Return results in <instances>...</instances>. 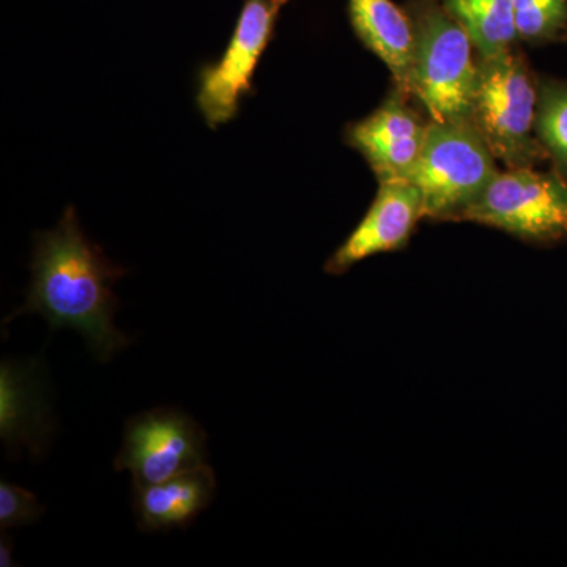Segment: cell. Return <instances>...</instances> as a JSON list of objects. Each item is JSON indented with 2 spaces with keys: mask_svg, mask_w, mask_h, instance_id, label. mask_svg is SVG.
I'll list each match as a JSON object with an SVG mask.
<instances>
[{
  "mask_svg": "<svg viewBox=\"0 0 567 567\" xmlns=\"http://www.w3.org/2000/svg\"><path fill=\"white\" fill-rule=\"evenodd\" d=\"M412 95L431 121H470L477 80L475 44L440 0H413Z\"/></svg>",
  "mask_w": 567,
  "mask_h": 567,
  "instance_id": "7a4b0ae2",
  "label": "cell"
},
{
  "mask_svg": "<svg viewBox=\"0 0 567 567\" xmlns=\"http://www.w3.org/2000/svg\"><path fill=\"white\" fill-rule=\"evenodd\" d=\"M398 87L363 121L346 128V144L363 155L380 181L405 178L423 151L427 123Z\"/></svg>",
  "mask_w": 567,
  "mask_h": 567,
  "instance_id": "30bf717a",
  "label": "cell"
},
{
  "mask_svg": "<svg viewBox=\"0 0 567 567\" xmlns=\"http://www.w3.org/2000/svg\"><path fill=\"white\" fill-rule=\"evenodd\" d=\"M215 494V472L208 464L152 486L133 484L137 528L144 533L188 528L212 505Z\"/></svg>",
  "mask_w": 567,
  "mask_h": 567,
  "instance_id": "8fae6325",
  "label": "cell"
},
{
  "mask_svg": "<svg viewBox=\"0 0 567 567\" xmlns=\"http://www.w3.org/2000/svg\"><path fill=\"white\" fill-rule=\"evenodd\" d=\"M2 539H0V566L2 567H11V566H20V563L14 561L13 557V543L9 536H6V532H2Z\"/></svg>",
  "mask_w": 567,
  "mask_h": 567,
  "instance_id": "e0dca14e",
  "label": "cell"
},
{
  "mask_svg": "<svg viewBox=\"0 0 567 567\" xmlns=\"http://www.w3.org/2000/svg\"><path fill=\"white\" fill-rule=\"evenodd\" d=\"M461 221L481 224L527 244L567 240V178L536 167L498 171Z\"/></svg>",
  "mask_w": 567,
  "mask_h": 567,
  "instance_id": "5b68a950",
  "label": "cell"
},
{
  "mask_svg": "<svg viewBox=\"0 0 567 567\" xmlns=\"http://www.w3.org/2000/svg\"><path fill=\"white\" fill-rule=\"evenodd\" d=\"M518 41L544 44L567 32V0H514Z\"/></svg>",
  "mask_w": 567,
  "mask_h": 567,
  "instance_id": "9a60e30c",
  "label": "cell"
},
{
  "mask_svg": "<svg viewBox=\"0 0 567 567\" xmlns=\"http://www.w3.org/2000/svg\"><path fill=\"white\" fill-rule=\"evenodd\" d=\"M47 513V507L40 505L37 496L28 488L0 481V528L2 532L10 528L25 527L37 524Z\"/></svg>",
  "mask_w": 567,
  "mask_h": 567,
  "instance_id": "2e32d148",
  "label": "cell"
},
{
  "mask_svg": "<svg viewBox=\"0 0 567 567\" xmlns=\"http://www.w3.org/2000/svg\"><path fill=\"white\" fill-rule=\"evenodd\" d=\"M50 385L41 360H3L0 364V440L7 456L28 450L33 458L47 454L55 434Z\"/></svg>",
  "mask_w": 567,
  "mask_h": 567,
  "instance_id": "ba28073f",
  "label": "cell"
},
{
  "mask_svg": "<svg viewBox=\"0 0 567 567\" xmlns=\"http://www.w3.org/2000/svg\"><path fill=\"white\" fill-rule=\"evenodd\" d=\"M537 78L514 50L480 58L470 122L507 169L547 159L537 140Z\"/></svg>",
  "mask_w": 567,
  "mask_h": 567,
  "instance_id": "3957f363",
  "label": "cell"
},
{
  "mask_svg": "<svg viewBox=\"0 0 567 567\" xmlns=\"http://www.w3.org/2000/svg\"><path fill=\"white\" fill-rule=\"evenodd\" d=\"M290 0H245L226 51L197 73V110L212 130L237 117L252 95V82L264 52L275 39L276 22Z\"/></svg>",
  "mask_w": 567,
  "mask_h": 567,
  "instance_id": "8992f818",
  "label": "cell"
},
{
  "mask_svg": "<svg viewBox=\"0 0 567 567\" xmlns=\"http://www.w3.org/2000/svg\"><path fill=\"white\" fill-rule=\"evenodd\" d=\"M207 464V434L188 413L159 406L126 420L115 472L152 486Z\"/></svg>",
  "mask_w": 567,
  "mask_h": 567,
  "instance_id": "52a82bcc",
  "label": "cell"
},
{
  "mask_svg": "<svg viewBox=\"0 0 567 567\" xmlns=\"http://www.w3.org/2000/svg\"><path fill=\"white\" fill-rule=\"evenodd\" d=\"M465 29L480 58L513 50L518 41L514 0H440Z\"/></svg>",
  "mask_w": 567,
  "mask_h": 567,
  "instance_id": "4fadbf2b",
  "label": "cell"
},
{
  "mask_svg": "<svg viewBox=\"0 0 567 567\" xmlns=\"http://www.w3.org/2000/svg\"><path fill=\"white\" fill-rule=\"evenodd\" d=\"M536 134L554 171L567 178V81L537 80Z\"/></svg>",
  "mask_w": 567,
  "mask_h": 567,
  "instance_id": "5bb4252c",
  "label": "cell"
},
{
  "mask_svg": "<svg viewBox=\"0 0 567 567\" xmlns=\"http://www.w3.org/2000/svg\"><path fill=\"white\" fill-rule=\"evenodd\" d=\"M358 40L393 74L395 87L412 96L413 22L393 0H349Z\"/></svg>",
  "mask_w": 567,
  "mask_h": 567,
  "instance_id": "7c38bea8",
  "label": "cell"
},
{
  "mask_svg": "<svg viewBox=\"0 0 567 567\" xmlns=\"http://www.w3.org/2000/svg\"><path fill=\"white\" fill-rule=\"evenodd\" d=\"M32 282L25 303L3 319L40 315L51 331L71 328L87 339L96 360H111L112 354L132 344L114 324L121 300L112 287L128 270L107 259L99 245L81 230L73 205L63 212L52 230L33 235Z\"/></svg>",
  "mask_w": 567,
  "mask_h": 567,
  "instance_id": "6da1fadb",
  "label": "cell"
},
{
  "mask_svg": "<svg viewBox=\"0 0 567 567\" xmlns=\"http://www.w3.org/2000/svg\"><path fill=\"white\" fill-rule=\"evenodd\" d=\"M424 218L423 197L404 178L380 181L374 203L352 234L324 264L330 275H344L353 265L377 254L401 251L409 245L420 219Z\"/></svg>",
  "mask_w": 567,
  "mask_h": 567,
  "instance_id": "9c48e42d",
  "label": "cell"
},
{
  "mask_svg": "<svg viewBox=\"0 0 567 567\" xmlns=\"http://www.w3.org/2000/svg\"><path fill=\"white\" fill-rule=\"evenodd\" d=\"M496 173L494 153L472 122L429 121L423 151L404 181L420 189L424 218L461 221Z\"/></svg>",
  "mask_w": 567,
  "mask_h": 567,
  "instance_id": "277c9868",
  "label": "cell"
}]
</instances>
